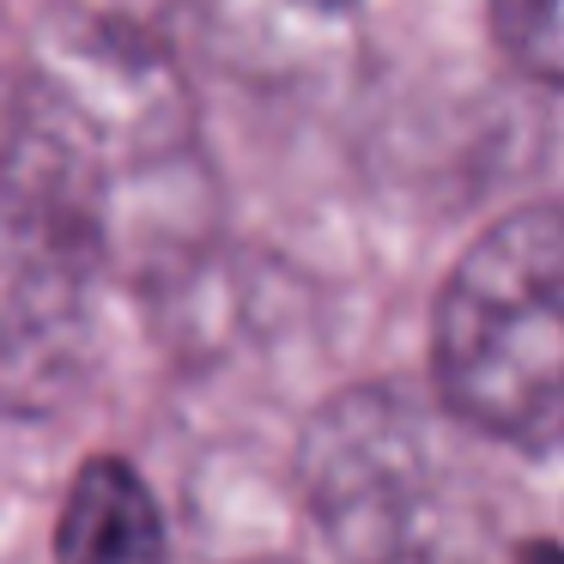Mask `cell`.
<instances>
[{
    "label": "cell",
    "mask_w": 564,
    "mask_h": 564,
    "mask_svg": "<svg viewBox=\"0 0 564 564\" xmlns=\"http://www.w3.org/2000/svg\"><path fill=\"white\" fill-rule=\"evenodd\" d=\"M431 370L467 425L522 449L564 437V207L510 213L455 261Z\"/></svg>",
    "instance_id": "1"
},
{
    "label": "cell",
    "mask_w": 564,
    "mask_h": 564,
    "mask_svg": "<svg viewBox=\"0 0 564 564\" xmlns=\"http://www.w3.org/2000/svg\"><path fill=\"white\" fill-rule=\"evenodd\" d=\"M304 486L346 564H437L443 462L394 394H346L310 425Z\"/></svg>",
    "instance_id": "2"
},
{
    "label": "cell",
    "mask_w": 564,
    "mask_h": 564,
    "mask_svg": "<svg viewBox=\"0 0 564 564\" xmlns=\"http://www.w3.org/2000/svg\"><path fill=\"white\" fill-rule=\"evenodd\" d=\"M55 564H171L164 516L122 455H91L55 522Z\"/></svg>",
    "instance_id": "3"
},
{
    "label": "cell",
    "mask_w": 564,
    "mask_h": 564,
    "mask_svg": "<svg viewBox=\"0 0 564 564\" xmlns=\"http://www.w3.org/2000/svg\"><path fill=\"white\" fill-rule=\"evenodd\" d=\"M491 31L522 74L564 86V0H491Z\"/></svg>",
    "instance_id": "4"
}]
</instances>
